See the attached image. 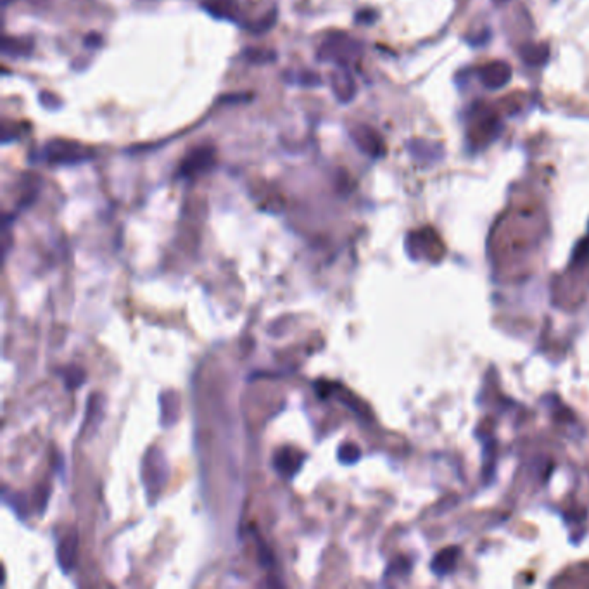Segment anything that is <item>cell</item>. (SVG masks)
Returning <instances> with one entry per match:
<instances>
[{
  "label": "cell",
  "mask_w": 589,
  "mask_h": 589,
  "mask_svg": "<svg viewBox=\"0 0 589 589\" xmlns=\"http://www.w3.org/2000/svg\"><path fill=\"white\" fill-rule=\"evenodd\" d=\"M43 159L49 164H56V166H73V164L85 163L90 159L94 154L88 147L83 143L75 141H50L43 147Z\"/></svg>",
  "instance_id": "cell-1"
},
{
  "label": "cell",
  "mask_w": 589,
  "mask_h": 589,
  "mask_svg": "<svg viewBox=\"0 0 589 589\" xmlns=\"http://www.w3.org/2000/svg\"><path fill=\"white\" fill-rule=\"evenodd\" d=\"M360 52V45L356 40L351 36L344 35V33H332L325 43L320 49V57L330 59V61L337 62L339 66H348L351 59H355Z\"/></svg>",
  "instance_id": "cell-2"
},
{
  "label": "cell",
  "mask_w": 589,
  "mask_h": 589,
  "mask_svg": "<svg viewBox=\"0 0 589 589\" xmlns=\"http://www.w3.org/2000/svg\"><path fill=\"white\" fill-rule=\"evenodd\" d=\"M142 477L143 484H146L149 492H157L163 488L168 478V462L163 456V453L157 451V449H149L146 460H143Z\"/></svg>",
  "instance_id": "cell-3"
},
{
  "label": "cell",
  "mask_w": 589,
  "mask_h": 589,
  "mask_svg": "<svg viewBox=\"0 0 589 589\" xmlns=\"http://www.w3.org/2000/svg\"><path fill=\"white\" fill-rule=\"evenodd\" d=\"M216 159V149L213 146H199L196 149L190 150L182 161L178 169V175L182 178H192L206 173L208 169L213 168Z\"/></svg>",
  "instance_id": "cell-4"
},
{
  "label": "cell",
  "mask_w": 589,
  "mask_h": 589,
  "mask_svg": "<svg viewBox=\"0 0 589 589\" xmlns=\"http://www.w3.org/2000/svg\"><path fill=\"white\" fill-rule=\"evenodd\" d=\"M306 455L299 449L294 448H282L275 453L274 456V467L282 477L292 478L303 467Z\"/></svg>",
  "instance_id": "cell-5"
},
{
  "label": "cell",
  "mask_w": 589,
  "mask_h": 589,
  "mask_svg": "<svg viewBox=\"0 0 589 589\" xmlns=\"http://www.w3.org/2000/svg\"><path fill=\"white\" fill-rule=\"evenodd\" d=\"M351 139L358 146V149H362L368 156L377 157L384 152V142H382L381 135L367 125H358L355 130H351Z\"/></svg>",
  "instance_id": "cell-6"
},
{
  "label": "cell",
  "mask_w": 589,
  "mask_h": 589,
  "mask_svg": "<svg viewBox=\"0 0 589 589\" xmlns=\"http://www.w3.org/2000/svg\"><path fill=\"white\" fill-rule=\"evenodd\" d=\"M478 78L488 88H502L511 80V66L505 61H492L482 66Z\"/></svg>",
  "instance_id": "cell-7"
},
{
  "label": "cell",
  "mask_w": 589,
  "mask_h": 589,
  "mask_svg": "<svg viewBox=\"0 0 589 589\" xmlns=\"http://www.w3.org/2000/svg\"><path fill=\"white\" fill-rule=\"evenodd\" d=\"M76 555H78V534L73 531L71 534L68 532V536L57 546V563L62 572H71L76 562Z\"/></svg>",
  "instance_id": "cell-8"
},
{
  "label": "cell",
  "mask_w": 589,
  "mask_h": 589,
  "mask_svg": "<svg viewBox=\"0 0 589 589\" xmlns=\"http://www.w3.org/2000/svg\"><path fill=\"white\" fill-rule=\"evenodd\" d=\"M202 9L216 20L235 21L239 14L237 0H202Z\"/></svg>",
  "instance_id": "cell-9"
},
{
  "label": "cell",
  "mask_w": 589,
  "mask_h": 589,
  "mask_svg": "<svg viewBox=\"0 0 589 589\" xmlns=\"http://www.w3.org/2000/svg\"><path fill=\"white\" fill-rule=\"evenodd\" d=\"M408 147H410L411 156L418 161H439L444 156V147L437 142L434 143L427 141H415Z\"/></svg>",
  "instance_id": "cell-10"
},
{
  "label": "cell",
  "mask_w": 589,
  "mask_h": 589,
  "mask_svg": "<svg viewBox=\"0 0 589 589\" xmlns=\"http://www.w3.org/2000/svg\"><path fill=\"white\" fill-rule=\"evenodd\" d=\"M520 56L529 66H543L550 59V47L548 43H525L520 49Z\"/></svg>",
  "instance_id": "cell-11"
},
{
  "label": "cell",
  "mask_w": 589,
  "mask_h": 589,
  "mask_svg": "<svg viewBox=\"0 0 589 589\" xmlns=\"http://www.w3.org/2000/svg\"><path fill=\"white\" fill-rule=\"evenodd\" d=\"M332 82L334 92H336L337 97L341 99L342 102L351 101V97L355 95V82H353V78L349 76V73L346 71V69H341V73L334 76Z\"/></svg>",
  "instance_id": "cell-12"
},
{
  "label": "cell",
  "mask_w": 589,
  "mask_h": 589,
  "mask_svg": "<svg viewBox=\"0 0 589 589\" xmlns=\"http://www.w3.org/2000/svg\"><path fill=\"white\" fill-rule=\"evenodd\" d=\"M33 49V43L24 38H13V36H6L2 42V52L7 56L21 57L28 56Z\"/></svg>",
  "instance_id": "cell-13"
},
{
  "label": "cell",
  "mask_w": 589,
  "mask_h": 589,
  "mask_svg": "<svg viewBox=\"0 0 589 589\" xmlns=\"http://www.w3.org/2000/svg\"><path fill=\"white\" fill-rule=\"evenodd\" d=\"M458 557H460V550H456V548H448V550H443L436 558H434L432 570L439 574V576L441 574L449 572V570L456 565Z\"/></svg>",
  "instance_id": "cell-14"
},
{
  "label": "cell",
  "mask_w": 589,
  "mask_h": 589,
  "mask_svg": "<svg viewBox=\"0 0 589 589\" xmlns=\"http://www.w3.org/2000/svg\"><path fill=\"white\" fill-rule=\"evenodd\" d=\"M57 375L62 378L66 389H69V391L78 389L80 385L85 382V377H87L85 371L80 367H66V368H62V370H59Z\"/></svg>",
  "instance_id": "cell-15"
},
{
  "label": "cell",
  "mask_w": 589,
  "mask_h": 589,
  "mask_svg": "<svg viewBox=\"0 0 589 589\" xmlns=\"http://www.w3.org/2000/svg\"><path fill=\"white\" fill-rule=\"evenodd\" d=\"M244 59L251 64H270L277 59V54L268 49H248L244 50Z\"/></svg>",
  "instance_id": "cell-16"
},
{
  "label": "cell",
  "mask_w": 589,
  "mask_h": 589,
  "mask_svg": "<svg viewBox=\"0 0 589 589\" xmlns=\"http://www.w3.org/2000/svg\"><path fill=\"white\" fill-rule=\"evenodd\" d=\"M360 456H362V451H360V448L353 443L342 444V446L339 448V453H337L339 462L344 463V465H353V463L358 462Z\"/></svg>",
  "instance_id": "cell-17"
},
{
  "label": "cell",
  "mask_w": 589,
  "mask_h": 589,
  "mask_svg": "<svg viewBox=\"0 0 589 589\" xmlns=\"http://www.w3.org/2000/svg\"><path fill=\"white\" fill-rule=\"evenodd\" d=\"M275 14H277V10H271V13L268 14V16L264 17V20L257 21L256 24H253L251 31L253 33H257V35H260V33H267L268 29H270L275 24V20H277V16H275Z\"/></svg>",
  "instance_id": "cell-18"
},
{
  "label": "cell",
  "mask_w": 589,
  "mask_h": 589,
  "mask_svg": "<svg viewBox=\"0 0 589 589\" xmlns=\"http://www.w3.org/2000/svg\"><path fill=\"white\" fill-rule=\"evenodd\" d=\"M49 496H50V488L49 485H42V488H38V491H36L35 495V506H36V511L38 513H43V510H45L47 506V502H49Z\"/></svg>",
  "instance_id": "cell-19"
},
{
  "label": "cell",
  "mask_w": 589,
  "mask_h": 589,
  "mask_svg": "<svg viewBox=\"0 0 589 589\" xmlns=\"http://www.w3.org/2000/svg\"><path fill=\"white\" fill-rule=\"evenodd\" d=\"M257 551H260V562L263 567H271L274 565V557H271L270 550H268V546L264 544V541H261L260 537H257Z\"/></svg>",
  "instance_id": "cell-20"
},
{
  "label": "cell",
  "mask_w": 589,
  "mask_h": 589,
  "mask_svg": "<svg viewBox=\"0 0 589 589\" xmlns=\"http://www.w3.org/2000/svg\"><path fill=\"white\" fill-rule=\"evenodd\" d=\"M40 102H42V104L45 106L47 109H56V108H59V106H61V104H59L56 95L49 94V92H43V94H40Z\"/></svg>",
  "instance_id": "cell-21"
},
{
  "label": "cell",
  "mask_w": 589,
  "mask_h": 589,
  "mask_svg": "<svg viewBox=\"0 0 589 589\" xmlns=\"http://www.w3.org/2000/svg\"><path fill=\"white\" fill-rule=\"evenodd\" d=\"M375 13L374 10H363V13H358V17L356 20L360 21V23H371V21H375Z\"/></svg>",
  "instance_id": "cell-22"
},
{
  "label": "cell",
  "mask_w": 589,
  "mask_h": 589,
  "mask_svg": "<svg viewBox=\"0 0 589 589\" xmlns=\"http://www.w3.org/2000/svg\"><path fill=\"white\" fill-rule=\"evenodd\" d=\"M101 42H102V38L99 35H95V33H90V35H87L85 36V43H87L88 47H101Z\"/></svg>",
  "instance_id": "cell-23"
},
{
  "label": "cell",
  "mask_w": 589,
  "mask_h": 589,
  "mask_svg": "<svg viewBox=\"0 0 589 589\" xmlns=\"http://www.w3.org/2000/svg\"><path fill=\"white\" fill-rule=\"evenodd\" d=\"M492 2H495V3H498V6H499V3H506V2H508V0H492Z\"/></svg>",
  "instance_id": "cell-24"
},
{
  "label": "cell",
  "mask_w": 589,
  "mask_h": 589,
  "mask_svg": "<svg viewBox=\"0 0 589 589\" xmlns=\"http://www.w3.org/2000/svg\"><path fill=\"white\" fill-rule=\"evenodd\" d=\"M2 2H3V6H9V3L14 2V0H2Z\"/></svg>",
  "instance_id": "cell-25"
}]
</instances>
